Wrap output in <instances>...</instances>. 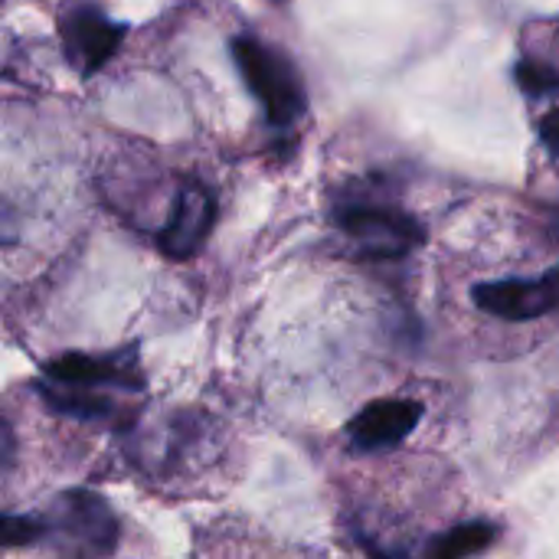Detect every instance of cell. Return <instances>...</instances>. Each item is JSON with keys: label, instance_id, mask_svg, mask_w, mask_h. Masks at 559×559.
Segmentation results:
<instances>
[{"label": "cell", "instance_id": "3", "mask_svg": "<svg viewBox=\"0 0 559 559\" xmlns=\"http://www.w3.org/2000/svg\"><path fill=\"white\" fill-rule=\"evenodd\" d=\"M36 396L46 403L49 413L66 416L72 423H92L108 429H131L141 413V393L111 390V386H69L36 377Z\"/></svg>", "mask_w": 559, "mask_h": 559}, {"label": "cell", "instance_id": "8", "mask_svg": "<svg viewBox=\"0 0 559 559\" xmlns=\"http://www.w3.org/2000/svg\"><path fill=\"white\" fill-rule=\"evenodd\" d=\"M52 518H56V527L79 537L88 550L108 557L115 554L118 547V518L111 511V504L95 495V491H85V488H72V491H62L56 501H52Z\"/></svg>", "mask_w": 559, "mask_h": 559}, {"label": "cell", "instance_id": "1", "mask_svg": "<svg viewBox=\"0 0 559 559\" xmlns=\"http://www.w3.org/2000/svg\"><path fill=\"white\" fill-rule=\"evenodd\" d=\"M229 49H233V62L242 72V82L265 108V118L275 128H292L305 115V105H308L305 82L295 62L282 49L255 36H236Z\"/></svg>", "mask_w": 559, "mask_h": 559}, {"label": "cell", "instance_id": "6", "mask_svg": "<svg viewBox=\"0 0 559 559\" xmlns=\"http://www.w3.org/2000/svg\"><path fill=\"white\" fill-rule=\"evenodd\" d=\"M475 305L501 321H537L559 311V265L540 278H501L475 285Z\"/></svg>", "mask_w": 559, "mask_h": 559}, {"label": "cell", "instance_id": "5", "mask_svg": "<svg viewBox=\"0 0 559 559\" xmlns=\"http://www.w3.org/2000/svg\"><path fill=\"white\" fill-rule=\"evenodd\" d=\"M39 377L69 386H111V390L144 393V373L134 347H118L108 354H62L43 364Z\"/></svg>", "mask_w": 559, "mask_h": 559}, {"label": "cell", "instance_id": "9", "mask_svg": "<svg viewBox=\"0 0 559 559\" xmlns=\"http://www.w3.org/2000/svg\"><path fill=\"white\" fill-rule=\"evenodd\" d=\"M423 419V406L413 400H377L370 406H364L350 426V445L357 452H383L400 445Z\"/></svg>", "mask_w": 559, "mask_h": 559}, {"label": "cell", "instance_id": "11", "mask_svg": "<svg viewBox=\"0 0 559 559\" xmlns=\"http://www.w3.org/2000/svg\"><path fill=\"white\" fill-rule=\"evenodd\" d=\"M514 79H518V85H521L527 95H534V98H544V95L559 92V72L554 66L540 62V59H524V62H518Z\"/></svg>", "mask_w": 559, "mask_h": 559}, {"label": "cell", "instance_id": "2", "mask_svg": "<svg viewBox=\"0 0 559 559\" xmlns=\"http://www.w3.org/2000/svg\"><path fill=\"white\" fill-rule=\"evenodd\" d=\"M334 223L367 259H403L426 239L409 213L373 200H344L334 210Z\"/></svg>", "mask_w": 559, "mask_h": 559}, {"label": "cell", "instance_id": "12", "mask_svg": "<svg viewBox=\"0 0 559 559\" xmlns=\"http://www.w3.org/2000/svg\"><path fill=\"white\" fill-rule=\"evenodd\" d=\"M46 534V527L33 518H20V514H0V550H13V547H29Z\"/></svg>", "mask_w": 559, "mask_h": 559}, {"label": "cell", "instance_id": "4", "mask_svg": "<svg viewBox=\"0 0 559 559\" xmlns=\"http://www.w3.org/2000/svg\"><path fill=\"white\" fill-rule=\"evenodd\" d=\"M59 36H62V49L72 69L88 79L98 69H105V62H111V56L118 52L124 39V26L105 16L98 7L79 3L62 16Z\"/></svg>", "mask_w": 559, "mask_h": 559}, {"label": "cell", "instance_id": "10", "mask_svg": "<svg viewBox=\"0 0 559 559\" xmlns=\"http://www.w3.org/2000/svg\"><path fill=\"white\" fill-rule=\"evenodd\" d=\"M498 537V527L488 521H472L462 524L449 534H442L432 547H429V559H468L481 554L485 547H491Z\"/></svg>", "mask_w": 559, "mask_h": 559}, {"label": "cell", "instance_id": "7", "mask_svg": "<svg viewBox=\"0 0 559 559\" xmlns=\"http://www.w3.org/2000/svg\"><path fill=\"white\" fill-rule=\"evenodd\" d=\"M213 223H216V197L200 180H187L174 197L167 223L157 233V249L174 262L193 259L210 239Z\"/></svg>", "mask_w": 559, "mask_h": 559}, {"label": "cell", "instance_id": "13", "mask_svg": "<svg viewBox=\"0 0 559 559\" xmlns=\"http://www.w3.org/2000/svg\"><path fill=\"white\" fill-rule=\"evenodd\" d=\"M16 452H20L16 432H13V426L7 423V416L0 413V472L13 468V462H16Z\"/></svg>", "mask_w": 559, "mask_h": 559}, {"label": "cell", "instance_id": "14", "mask_svg": "<svg viewBox=\"0 0 559 559\" xmlns=\"http://www.w3.org/2000/svg\"><path fill=\"white\" fill-rule=\"evenodd\" d=\"M537 131H540V141H544V144H547L550 151H557V154H559V108L547 111V115L540 118Z\"/></svg>", "mask_w": 559, "mask_h": 559}]
</instances>
